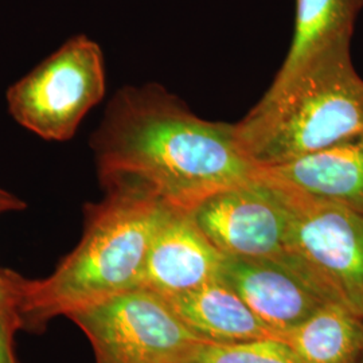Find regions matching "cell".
Masks as SVG:
<instances>
[{
    "mask_svg": "<svg viewBox=\"0 0 363 363\" xmlns=\"http://www.w3.org/2000/svg\"><path fill=\"white\" fill-rule=\"evenodd\" d=\"M93 147L105 186H136L183 211L259 172L237 124L199 118L152 88L121 91Z\"/></svg>",
    "mask_w": 363,
    "mask_h": 363,
    "instance_id": "6da1fadb",
    "label": "cell"
},
{
    "mask_svg": "<svg viewBox=\"0 0 363 363\" xmlns=\"http://www.w3.org/2000/svg\"><path fill=\"white\" fill-rule=\"evenodd\" d=\"M106 189L78 247L50 277L23 281L18 307L23 328H40L54 316L142 286L150 249L172 208L136 186Z\"/></svg>",
    "mask_w": 363,
    "mask_h": 363,
    "instance_id": "7a4b0ae2",
    "label": "cell"
},
{
    "mask_svg": "<svg viewBox=\"0 0 363 363\" xmlns=\"http://www.w3.org/2000/svg\"><path fill=\"white\" fill-rule=\"evenodd\" d=\"M247 155L271 167L363 136V79L350 43L318 54L237 124Z\"/></svg>",
    "mask_w": 363,
    "mask_h": 363,
    "instance_id": "3957f363",
    "label": "cell"
},
{
    "mask_svg": "<svg viewBox=\"0 0 363 363\" xmlns=\"http://www.w3.org/2000/svg\"><path fill=\"white\" fill-rule=\"evenodd\" d=\"M91 340L96 363H182L198 337L147 288H135L67 315Z\"/></svg>",
    "mask_w": 363,
    "mask_h": 363,
    "instance_id": "277c9868",
    "label": "cell"
},
{
    "mask_svg": "<svg viewBox=\"0 0 363 363\" xmlns=\"http://www.w3.org/2000/svg\"><path fill=\"white\" fill-rule=\"evenodd\" d=\"M105 93L104 57L88 37L69 39L7 93L13 118L45 140L70 139Z\"/></svg>",
    "mask_w": 363,
    "mask_h": 363,
    "instance_id": "5b68a950",
    "label": "cell"
},
{
    "mask_svg": "<svg viewBox=\"0 0 363 363\" xmlns=\"http://www.w3.org/2000/svg\"><path fill=\"white\" fill-rule=\"evenodd\" d=\"M280 186L292 216L286 253L298 259L330 298L363 319L362 213Z\"/></svg>",
    "mask_w": 363,
    "mask_h": 363,
    "instance_id": "8992f818",
    "label": "cell"
},
{
    "mask_svg": "<svg viewBox=\"0 0 363 363\" xmlns=\"http://www.w3.org/2000/svg\"><path fill=\"white\" fill-rule=\"evenodd\" d=\"M189 213L223 256L274 259L288 252V198L261 169L255 179L210 195Z\"/></svg>",
    "mask_w": 363,
    "mask_h": 363,
    "instance_id": "52a82bcc",
    "label": "cell"
},
{
    "mask_svg": "<svg viewBox=\"0 0 363 363\" xmlns=\"http://www.w3.org/2000/svg\"><path fill=\"white\" fill-rule=\"evenodd\" d=\"M220 279L277 334L301 325L333 300L291 253L274 259L225 256Z\"/></svg>",
    "mask_w": 363,
    "mask_h": 363,
    "instance_id": "ba28073f",
    "label": "cell"
},
{
    "mask_svg": "<svg viewBox=\"0 0 363 363\" xmlns=\"http://www.w3.org/2000/svg\"><path fill=\"white\" fill-rule=\"evenodd\" d=\"M223 257L189 211L172 208L154 238L140 288L160 296L194 289L220 277Z\"/></svg>",
    "mask_w": 363,
    "mask_h": 363,
    "instance_id": "9c48e42d",
    "label": "cell"
},
{
    "mask_svg": "<svg viewBox=\"0 0 363 363\" xmlns=\"http://www.w3.org/2000/svg\"><path fill=\"white\" fill-rule=\"evenodd\" d=\"M259 169L269 179L300 194L340 203L363 214V136Z\"/></svg>",
    "mask_w": 363,
    "mask_h": 363,
    "instance_id": "30bf717a",
    "label": "cell"
},
{
    "mask_svg": "<svg viewBox=\"0 0 363 363\" xmlns=\"http://www.w3.org/2000/svg\"><path fill=\"white\" fill-rule=\"evenodd\" d=\"M163 298L184 325L208 342L241 343L277 337L220 277Z\"/></svg>",
    "mask_w": 363,
    "mask_h": 363,
    "instance_id": "8fae6325",
    "label": "cell"
},
{
    "mask_svg": "<svg viewBox=\"0 0 363 363\" xmlns=\"http://www.w3.org/2000/svg\"><path fill=\"white\" fill-rule=\"evenodd\" d=\"M363 0H296V23L289 52L269 89H277L313 57L350 43Z\"/></svg>",
    "mask_w": 363,
    "mask_h": 363,
    "instance_id": "7c38bea8",
    "label": "cell"
},
{
    "mask_svg": "<svg viewBox=\"0 0 363 363\" xmlns=\"http://www.w3.org/2000/svg\"><path fill=\"white\" fill-rule=\"evenodd\" d=\"M277 340L307 363H359L363 358V319L337 301H328Z\"/></svg>",
    "mask_w": 363,
    "mask_h": 363,
    "instance_id": "4fadbf2b",
    "label": "cell"
},
{
    "mask_svg": "<svg viewBox=\"0 0 363 363\" xmlns=\"http://www.w3.org/2000/svg\"><path fill=\"white\" fill-rule=\"evenodd\" d=\"M182 363H307L284 342L259 339L241 343L202 342Z\"/></svg>",
    "mask_w": 363,
    "mask_h": 363,
    "instance_id": "5bb4252c",
    "label": "cell"
},
{
    "mask_svg": "<svg viewBox=\"0 0 363 363\" xmlns=\"http://www.w3.org/2000/svg\"><path fill=\"white\" fill-rule=\"evenodd\" d=\"M22 328L16 307L0 310V363H16L13 351V333Z\"/></svg>",
    "mask_w": 363,
    "mask_h": 363,
    "instance_id": "9a60e30c",
    "label": "cell"
},
{
    "mask_svg": "<svg viewBox=\"0 0 363 363\" xmlns=\"http://www.w3.org/2000/svg\"><path fill=\"white\" fill-rule=\"evenodd\" d=\"M25 279L13 272L0 273V310L19 307Z\"/></svg>",
    "mask_w": 363,
    "mask_h": 363,
    "instance_id": "2e32d148",
    "label": "cell"
},
{
    "mask_svg": "<svg viewBox=\"0 0 363 363\" xmlns=\"http://www.w3.org/2000/svg\"><path fill=\"white\" fill-rule=\"evenodd\" d=\"M23 208H25V203L16 196H13L11 199L0 201V213L13 211V210H22Z\"/></svg>",
    "mask_w": 363,
    "mask_h": 363,
    "instance_id": "e0dca14e",
    "label": "cell"
},
{
    "mask_svg": "<svg viewBox=\"0 0 363 363\" xmlns=\"http://www.w3.org/2000/svg\"><path fill=\"white\" fill-rule=\"evenodd\" d=\"M11 198H13V194H10V193H7V191H4V190H1V189H0V201L11 199Z\"/></svg>",
    "mask_w": 363,
    "mask_h": 363,
    "instance_id": "ac0fdd59",
    "label": "cell"
}]
</instances>
